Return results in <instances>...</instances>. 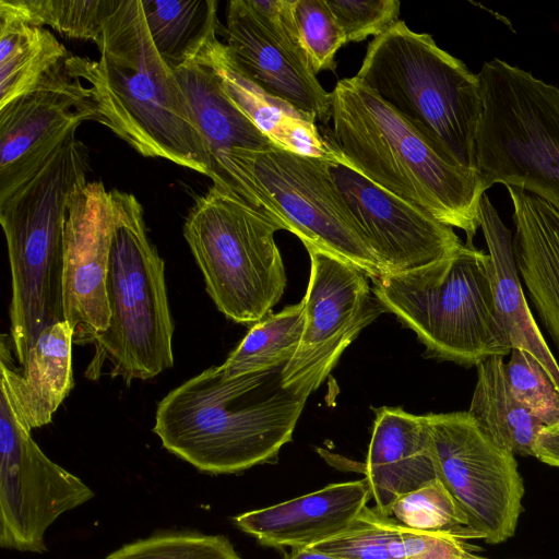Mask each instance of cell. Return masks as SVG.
<instances>
[{
    "label": "cell",
    "instance_id": "1",
    "mask_svg": "<svg viewBox=\"0 0 559 559\" xmlns=\"http://www.w3.org/2000/svg\"><path fill=\"white\" fill-rule=\"evenodd\" d=\"M285 366L237 377L222 366L203 370L158 403L153 432L203 473L234 474L274 460L306 403L284 386Z\"/></svg>",
    "mask_w": 559,
    "mask_h": 559
},
{
    "label": "cell",
    "instance_id": "2",
    "mask_svg": "<svg viewBox=\"0 0 559 559\" xmlns=\"http://www.w3.org/2000/svg\"><path fill=\"white\" fill-rule=\"evenodd\" d=\"M99 59L73 57L98 121L145 157L210 177V156L175 71L155 48L141 0H118L96 44Z\"/></svg>",
    "mask_w": 559,
    "mask_h": 559
},
{
    "label": "cell",
    "instance_id": "3",
    "mask_svg": "<svg viewBox=\"0 0 559 559\" xmlns=\"http://www.w3.org/2000/svg\"><path fill=\"white\" fill-rule=\"evenodd\" d=\"M331 94L332 128L325 138L342 162L383 190L466 234L480 227L487 187L477 170L456 166L356 76Z\"/></svg>",
    "mask_w": 559,
    "mask_h": 559
},
{
    "label": "cell",
    "instance_id": "4",
    "mask_svg": "<svg viewBox=\"0 0 559 559\" xmlns=\"http://www.w3.org/2000/svg\"><path fill=\"white\" fill-rule=\"evenodd\" d=\"M87 147L70 133L36 171L0 195L12 297L11 340L23 366L39 334L64 321V226L74 190L86 182Z\"/></svg>",
    "mask_w": 559,
    "mask_h": 559
},
{
    "label": "cell",
    "instance_id": "5",
    "mask_svg": "<svg viewBox=\"0 0 559 559\" xmlns=\"http://www.w3.org/2000/svg\"><path fill=\"white\" fill-rule=\"evenodd\" d=\"M355 76L445 159L477 170L476 138L483 112L478 75L429 34L397 21L369 43Z\"/></svg>",
    "mask_w": 559,
    "mask_h": 559
},
{
    "label": "cell",
    "instance_id": "6",
    "mask_svg": "<svg viewBox=\"0 0 559 559\" xmlns=\"http://www.w3.org/2000/svg\"><path fill=\"white\" fill-rule=\"evenodd\" d=\"M114 233L106 276L109 324L94 342L85 376L97 380L107 361L110 377L150 380L174 365V324L165 264L151 242L143 207L132 194L109 191Z\"/></svg>",
    "mask_w": 559,
    "mask_h": 559
},
{
    "label": "cell",
    "instance_id": "7",
    "mask_svg": "<svg viewBox=\"0 0 559 559\" xmlns=\"http://www.w3.org/2000/svg\"><path fill=\"white\" fill-rule=\"evenodd\" d=\"M372 281L383 308L436 357L472 367L511 354L496 310L488 252L463 243L424 266Z\"/></svg>",
    "mask_w": 559,
    "mask_h": 559
},
{
    "label": "cell",
    "instance_id": "8",
    "mask_svg": "<svg viewBox=\"0 0 559 559\" xmlns=\"http://www.w3.org/2000/svg\"><path fill=\"white\" fill-rule=\"evenodd\" d=\"M328 159L280 146L235 150L213 185L226 187L313 247L372 280L385 275L328 170Z\"/></svg>",
    "mask_w": 559,
    "mask_h": 559
},
{
    "label": "cell",
    "instance_id": "9",
    "mask_svg": "<svg viewBox=\"0 0 559 559\" xmlns=\"http://www.w3.org/2000/svg\"><path fill=\"white\" fill-rule=\"evenodd\" d=\"M284 226L233 190L213 185L189 211L183 236L217 309L257 323L280 301L285 267L274 234Z\"/></svg>",
    "mask_w": 559,
    "mask_h": 559
},
{
    "label": "cell",
    "instance_id": "10",
    "mask_svg": "<svg viewBox=\"0 0 559 559\" xmlns=\"http://www.w3.org/2000/svg\"><path fill=\"white\" fill-rule=\"evenodd\" d=\"M477 75L476 167L485 186L520 188L559 212V87L496 58Z\"/></svg>",
    "mask_w": 559,
    "mask_h": 559
},
{
    "label": "cell",
    "instance_id": "11",
    "mask_svg": "<svg viewBox=\"0 0 559 559\" xmlns=\"http://www.w3.org/2000/svg\"><path fill=\"white\" fill-rule=\"evenodd\" d=\"M426 417L438 479L472 527L492 545L512 537L524 496L514 454L489 439L467 412Z\"/></svg>",
    "mask_w": 559,
    "mask_h": 559
},
{
    "label": "cell",
    "instance_id": "12",
    "mask_svg": "<svg viewBox=\"0 0 559 559\" xmlns=\"http://www.w3.org/2000/svg\"><path fill=\"white\" fill-rule=\"evenodd\" d=\"M31 432L9 394L1 389L0 546L43 554L47 551V528L95 493L79 477L52 462Z\"/></svg>",
    "mask_w": 559,
    "mask_h": 559
},
{
    "label": "cell",
    "instance_id": "13",
    "mask_svg": "<svg viewBox=\"0 0 559 559\" xmlns=\"http://www.w3.org/2000/svg\"><path fill=\"white\" fill-rule=\"evenodd\" d=\"M306 249L311 267L302 299L304 332L283 369V384L307 400L359 332L385 309L372 297L362 271L325 251Z\"/></svg>",
    "mask_w": 559,
    "mask_h": 559
},
{
    "label": "cell",
    "instance_id": "14",
    "mask_svg": "<svg viewBox=\"0 0 559 559\" xmlns=\"http://www.w3.org/2000/svg\"><path fill=\"white\" fill-rule=\"evenodd\" d=\"M73 57L0 108V195L36 171L82 122L98 121L96 103Z\"/></svg>",
    "mask_w": 559,
    "mask_h": 559
},
{
    "label": "cell",
    "instance_id": "15",
    "mask_svg": "<svg viewBox=\"0 0 559 559\" xmlns=\"http://www.w3.org/2000/svg\"><path fill=\"white\" fill-rule=\"evenodd\" d=\"M330 176L385 274L424 266L463 242L420 207L383 190L343 162H328Z\"/></svg>",
    "mask_w": 559,
    "mask_h": 559
},
{
    "label": "cell",
    "instance_id": "16",
    "mask_svg": "<svg viewBox=\"0 0 559 559\" xmlns=\"http://www.w3.org/2000/svg\"><path fill=\"white\" fill-rule=\"evenodd\" d=\"M114 233L109 191L100 181L79 186L64 226V320L73 342L93 343L109 324L106 276Z\"/></svg>",
    "mask_w": 559,
    "mask_h": 559
},
{
    "label": "cell",
    "instance_id": "17",
    "mask_svg": "<svg viewBox=\"0 0 559 559\" xmlns=\"http://www.w3.org/2000/svg\"><path fill=\"white\" fill-rule=\"evenodd\" d=\"M224 33L228 53L246 78L316 121L331 120V94L271 35L247 0L228 3Z\"/></svg>",
    "mask_w": 559,
    "mask_h": 559
},
{
    "label": "cell",
    "instance_id": "18",
    "mask_svg": "<svg viewBox=\"0 0 559 559\" xmlns=\"http://www.w3.org/2000/svg\"><path fill=\"white\" fill-rule=\"evenodd\" d=\"M371 498L365 479L328 485L292 500L234 518L242 532L274 548H310L347 528Z\"/></svg>",
    "mask_w": 559,
    "mask_h": 559
},
{
    "label": "cell",
    "instance_id": "19",
    "mask_svg": "<svg viewBox=\"0 0 559 559\" xmlns=\"http://www.w3.org/2000/svg\"><path fill=\"white\" fill-rule=\"evenodd\" d=\"M365 475L374 509L388 516H391L392 506L400 497L438 479L426 415H413L402 408H380L369 443Z\"/></svg>",
    "mask_w": 559,
    "mask_h": 559
},
{
    "label": "cell",
    "instance_id": "20",
    "mask_svg": "<svg viewBox=\"0 0 559 559\" xmlns=\"http://www.w3.org/2000/svg\"><path fill=\"white\" fill-rule=\"evenodd\" d=\"M72 342L73 331L68 321L47 326L19 372L13 364L11 336H1V389L31 430L50 424L73 388Z\"/></svg>",
    "mask_w": 559,
    "mask_h": 559
},
{
    "label": "cell",
    "instance_id": "21",
    "mask_svg": "<svg viewBox=\"0 0 559 559\" xmlns=\"http://www.w3.org/2000/svg\"><path fill=\"white\" fill-rule=\"evenodd\" d=\"M507 190L513 205L512 243L520 278L559 356V212L520 188Z\"/></svg>",
    "mask_w": 559,
    "mask_h": 559
},
{
    "label": "cell",
    "instance_id": "22",
    "mask_svg": "<svg viewBox=\"0 0 559 559\" xmlns=\"http://www.w3.org/2000/svg\"><path fill=\"white\" fill-rule=\"evenodd\" d=\"M480 229L491 261L493 298L498 318L511 347L531 354L559 392V362L530 309L515 264L511 231L485 193Z\"/></svg>",
    "mask_w": 559,
    "mask_h": 559
},
{
    "label": "cell",
    "instance_id": "23",
    "mask_svg": "<svg viewBox=\"0 0 559 559\" xmlns=\"http://www.w3.org/2000/svg\"><path fill=\"white\" fill-rule=\"evenodd\" d=\"M199 62L214 69L229 99L277 146L342 162L319 132L316 120L266 94L246 78L233 62L225 44L217 40Z\"/></svg>",
    "mask_w": 559,
    "mask_h": 559
},
{
    "label": "cell",
    "instance_id": "24",
    "mask_svg": "<svg viewBox=\"0 0 559 559\" xmlns=\"http://www.w3.org/2000/svg\"><path fill=\"white\" fill-rule=\"evenodd\" d=\"M175 73L206 145L213 182L233 151L277 146L229 99L211 66L198 62Z\"/></svg>",
    "mask_w": 559,
    "mask_h": 559
},
{
    "label": "cell",
    "instance_id": "25",
    "mask_svg": "<svg viewBox=\"0 0 559 559\" xmlns=\"http://www.w3.org/2000/svg\"><path fill=\"white\" fill-rule=\"evenodd\" d=\"M476 368L468 415L502 449L514 455L534 456L535 443L545 426L514 396L503 357H489Z\"/></svg>",
    "mask_w": 559,
    "mask_h": 559
},
{
    "label": "cell",
    "instance_id": "26",
    "mask_svg": "<svg viewBox=\"0 0 559 559\" xmlns=\"http://www.w3.org/2000/svg\"><path fill=\"white\" fill-rule=\"evenodd\" d=\"M152 41L174 70L198 63L218 40L216 0H141Z\"/></svg>",
    "mask_w": 559,
    "mask_h": 559
},
{
    "label": "cell",
    "instance_id": "27",
    "mask_svg": "<svg viewBox=\"0 0 559 559\" xmlns=\"http://www.w3.org/2000/svg\"><path fill=\"white\" fill-rule=\"evenodd\" d=\"M69 55L48 29L0 14V108L29 92Z\"/></svg>",
    "mask_w": 559,
    "mask_h": 559
},
{
    "label": "cell",
    "instance_id": "28",
    "mask_svg": "<svg viewBox=\"0 0 559 559\" xmlns=\"http://www.w3.org/2000/svg\"><path fill=\"white\" fill-rule=\"evenodd\" d=\"M304 300L269 313L258 321L222 366L227 377L286 365L294 357L304 332Z\"/></svg>",
    "mask_w": 559,
    "mask_h": 559
},
{
    "label": "cell",
    "instance_id": "29",
    "mask_svg": "<svg viewBox=\"0 0 559 559\" xmlns=\"http://www.w3.org/2000/svg\"><path fill=\"white\" fill-rule=\"evenodd\" d=\"M118 0H0V14L63 36L98 43Z\"/></svg>",
    "mask_w": 559,
    "mask_h": 559
},
{
    "label": "cell",
    "instance_id": "30",
    "mask_svg": "<svg viewBox=\"0 0 559 559\" xmlns=\"http://www.w3.org/2000/svg\"><path fill=\"white\" fill-rule=\"evenodd\" d=\"M391 516L418 531L461 540L481 538L439 479L400 497L392 506Z\"/></svg>",
    "mask_w": 559,
    "mask_h": 559
},
{
    "label": "cell",
    "instance_id": "31",
    "mask_svg": "<svg viewBox=\"0 0 559 559\" xmlns=\"http://www.w3.org/2000/svg\"><path fill=\"white\" fill-rule=\"evenodd\" d=\"M310 548L344 559H404L397 521L367 506L347 528Z\"/></svg>",
    "mask_w": 559,
    "mask_h": 559
},
{
    "label": "cell",
    "instance_id": "32",
    "mask_svg": "<svg viewBox=\"0 0 559 559\" xmlns=\"http://www.w3.org/2000/svg\"><path fill=\"white\" fill-rule=\"evenodd\" d=\"M105 559H241L224 535L165 532L126 544Z\"/></svg>",
    "mask_w": 559,
    "mask_h": 559
},
{
    "label": "cell",
    "instance_id": "33",
    "mask_svg": "<svg viewBox=\"0 0 559 559\" xmlns=\"http://www.w3.org/2000/svg\"><path fill=\"white\" fill-rule=\"evenodd\" d=\"M294 14L311 71H333L335 55L347 43L326 1L294 0Z\"/></svg>",
    "mask_w": 559,
    "mask_h": 559
},
{
    "label": "cell",
    "instance_id": "34",
    "mask_svg": "<svg viewBox=\"0 0 559 559\" xmlns=\"http://www.w3.org/2000/svg\"><path fill=\"white\" fill-rule=\"evenodd\" d=\"M511 390L545 427L559 424V392L538 361L513 348L507 364Z\"/></svg>",
    "mask_w": 559,
    "mask_h": 559
},
{
    "label": "cell",
    "instance_id": "35",
    "mask_svg": "<svg viewBox=\"0 0 559 559\" xmlns=\"http://www.w3.org/2000/svg\"><path fill=\"white\" fill-rule=\"evenodd\" d=\"M346 43L383 34L399 21L397 0H325Z\"/></svg>",
    "mask_w": 559,
    "mask_h": 559
},
{
    "label": "cell",
    "instance_id": "36",
    "mask_svg": "<svg viewBox=\"0 0 559 559\" xmlns=\"http://www.w3.org/2000/svg\"><path fill=\"white\" fill-rule=\"evenodd\" d=\"M271 35L310 70L294 14V0H247Z\"/></svg>",
    "mask_w": 559,
    "mask_h": 559
},
{
    "label": "cell",
    "instance_id": "37",
    "mask_svg": "<svg viewBox=\"0 0 559 559\" xmlns=\"http://www.w3.org/2000/svg\"><path fill=\"white\" fill-rule=\"evenodd\" d=\"M404 559H462L468 550L463 540L455 537L418 531L397 521Z\"/></svg>",
    "mask_w": 559,
    "mask_h": 559
},
{
    "label": "cell",
    "instance_id": "38",
    "mask_svg": "<svg viewBox=\"0 0 559 559\" xmlns=\"http://www.w3.org/2000/svg\"><path fill=\"white\" fill-rule=\"evenodd\" d=\"M534 456L547 465L559 468V424L542 429L535 443Z\"/></svg>",
    "mask_w": 559,
    "mask_h": 559
},
{
    "label": "cell",
    "instance_id": "39",
    "mask_svg": "<svg viewBox=\"0 0 559 559\" xmlns=\"http://www.w3.org/2000/svg\"><path fill=\"white\" fill-rule=\"evenodd\" d=\"M283 559H344L312 548L292 549Z\"/></svg>",
    "mask_w": 559,
    "mask_h": 559
},
{
    "label": "cell",
    "instance_id": "40",
    "mask_svg": "<svg viewBox=\"0 0 559 559\" xmlns=\"http://www.w3.org/2000/svg\"><path fill=\"white\" fill-rule=\"evenodd\" d=\"M462 559H487V558L476 556V555L472 554L469 550H467Z\"/></svg>",
    "mask_w": 559,
    "mask_h": 559
}]
</instances>
